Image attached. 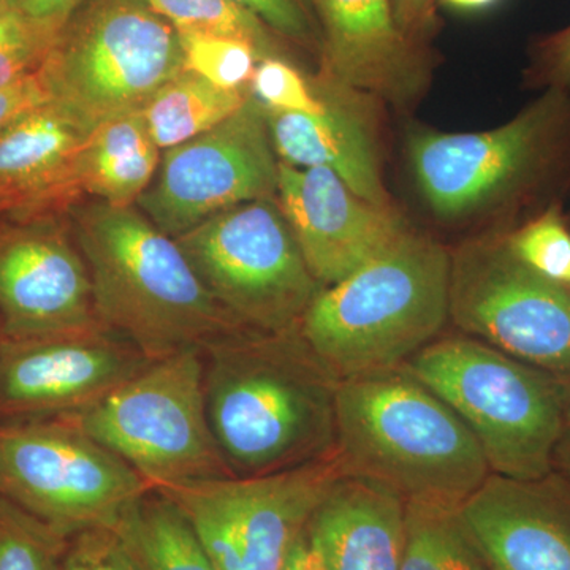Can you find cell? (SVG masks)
Wrapping results in <instances>:
<instances>
[{
    "label": "cell",
    "instance_id": "6da1fadb",
    "mask_svg": "<svg viewBox=\"0 0 570 570\" xmlns=\"http://www.w3.org/2000/svg\"><path fill=\"white\" fill-rule=\"evenodd\" d=\"M206 412L234 478H262L336 453L340 377L298 326L236 328L202 347Z\"/></svg>",
    "mask_w": 570,
    "mask_h": 570
},
{
    "label": "cell",
    "instance_id": "7a4b0ae2",
    "mask_svg": "<svg viewBox=\"0 0 570 570\" xmlns=\"http://www.w3.org/2000/svg\"><path fill=\"white\" fill-rule=\"evenodd\" d=\"M107 328L160 360L243 328L217 305L174 236L137 206L92 200L67 209Z\"/></svg>",
    "mask_w": 570,
    "mask_h": 570
},
{
    "label": "cell",
    "instance_id": "3957f363",
    "mask_svg": "<svg viewBox=\"0 0 570 570\" xmlns=\"http://www.w3.org/2000/svg\"><path fill=\"white\" fill-rule=\"evenodd\" d=\"M336 455L404 502L463 504L491 474L466 423L404 366L340 381Z\"/></svg>",
    "mask_w": 570,
    "mask_h": 570
},
{
    "label": "cell",
    "instance_id": "277c9868",
    "mask_svg": "<svg viewBox=\"0 0 570 570\" xmlns=\"http://www.w3.org/2000/svg\"><path fill=\"white\" fill-rule=\"evenodd\" d=\"M450 253L411 228L346 279L318 292L299 321L340 381L406 365L449 321Z\"/></svg>",
    "mask_w": 570,
    "mask_h": 570
},
{
    "label": "cell",
    "instance_id": "5b68a950",
    "mask_svg": "<svg viewBox=\"0 0 570 570\" xmlns=\"http://www.w3.org/2000/svg\"><path fill=\"white\" fill-rule=\"evenodd\" d=\"M409 163L439 219L531 213L570 190V92L543 89L509 122L485 132L417 130Z\"/></svg>",
    "mask_w": 570,
    "mask_h": 570
},
{
    "label": "cell",
    "instance_id": "8992f818",
    "mask_svg": "<svg viewBox=\"0 0 570 570\" xmlns=\"http://www.w3.org/2000/svg\"><path fill=\"white\" fill-rule=\"evenodd\" d=\"M404 367L466 423L491 474L517 480L551 474L568 417L564 374L521 362L463 333L438 336Z\"/></svg>",
    "mask_w": 570,
    "mask_h": 570
},
{
    "label": "cell",
    "instance_id": "52a82bcc",
    "mask_svg": "<svg viewBox=\"0 0 570 570\" xmlns=\"http://www.w3.org/2000/svg\"><path fill=\"white\" fill-rule=\"evenodd\" d=\"M181 70L179 32L145 0H85L39 73L51 102L92 130L141 111Z\"/></svg>",
    "mask_w": 570,
    "mask_h": 570
},
{
    "label": "cell",
    "instance_id": "ba28073f",
    "mask_svg": "<svg viewBox=\"0 0 570 570\" xmlns=\"http://www.w3.org/2000/svg\"><path fill=\"white\" fill-rule=\"evenodd\" d=\"M62 417L126 461L153 489L234 478L206 412L202 347L154 360L91 406Z\"/></svg>",
    "mask_w": 570,
    "mask_h": 570
},
{
    "label": "cell",
    "instance_id": "9c48e42d",
    "mask_svg": "<svg viewBox=\"0 0 570 570\" xmlns=\"http://www.w3.org/2000/svg\"><path fill=\"white\" fill-rule=\"evenodd\" d=\"M175 239L217 305L243 328H295L324 288L276 198L225 209Z\"/></svg>",
    "mask_w": 570,
    "mask_h": 570
},
{
    "label": "cell",
    "instance_id": "30bf717a",
    "mask_svg": "<svg viewBox=\"0 0 570 570\" xmlns=\"http://www.w3.org/2000/svg\"><path fill=\"white\" fill-rule=\"evenodd\" d=\"M153 487L62 415L0 419V494L61 534L115 524Z\"/></svg>",
    "mask_w": 570,
    "mask_h": 570
},
{
    "label": "cell",
    "instance_id": "8fae6325",
    "mask_svg": "<svg viewBox=\"0 0 570 570\" xmlns=\"http://www.w3.org/2000/svg\"><path fill=\"white\" fill-rule=\"evenodd\" d=\"M505 234L471 239L450 254L449 318L463 335L566 376L570 284L524 265L510 250Z\"/></svg>",
    "mask_w": 570,
    "mask_h": 570
},
{
    "label": "cell",
    "instance_id": "7c38bea8",
    "mask_svg": "<svg viewBox=\"0 0 570 570\" xmlns=\"http://www.w3.org/2000/svg\"><path fill=\"white\" fill-rule=\"evenodd\" d=\"M343 464L333 453L262 478L194 480L157 489L193 523L217 570H283Z\"/></svg>",
    "mask_w": 570,
    "mask_h": 570
},
{
    "label": "cell",
    "instance_id": "4fadbf2b",
    "mask_svg": "<svg viewBox=\"0 0 570 570\" xmlns=\"http://www.w3.org/2000/svg\"><path fill=\"white\" fill-rule=\"evenodd\" d=\"M277 159L264 105L254 96L208 132L165 149L157 174L137 208L178 238L209 217L276 198Z\"/></svg>",
    "mask_w": 570,
    "mask_h": 570
},
{
    "label": "cell",
    "instance_id": "5bb4252c",
    "mask_svg": "<svg viewBox=\"0 0 570 570\" xmlns=\"http://www.w3.org/2000/svg\"><path fill=\"white\" fill-rule=\"evenodd\" d=\"M0 321L10 340L104 325L67 212L0 217Z\"/></svg>",
    "mask_w": 570,
    "mask_h": 570
},
{
    "label": "cell",
    "instance_id": "9a60e30c",
    "mask_svg": "<svg viewBox=\"0 0 570 570\" xmlns=\"http://www.w3.org/2000/svg\"><path fill=\"white\" fill-rule=\"evenodd\" d=\"M148 356L105 325L0 343V419L52 417L91 406L145 370Z\"/></svg>",
    "mask_w": 570,
    "mask_h": 570
},
{
    "label": "cell",
    "instance_id": "2e32d148",
    "mask_svg": "<svg viewBox=\"0 0 570 570\" xmlns=\"http://www.w3.org/2000/svg\"><path fill=\"white\" fill-rule=\"evenodd\" d=\"M276 200L324 287L346 279L409 230L393 206L371 204L325 167L279 163Z\"/></svg>",
    "mask_w": 570,
    "mask_h": 570
},
{
    "label": "cell",
    "instance_id": "e0dca14e",
    "mask_svg": "<svg viewBox=\"0 0 570 570\" xmlns=\"http://www.w3.org/2000/svg\"><path fill=\"white\" fill-rule=\"evenodd\" d=\"M461 517L493 570H570V487L490 474Z\"/></svg>",
    "mask_w": 570,
    "mask_h": 570
},
{
    "label": "cell",
    "instance_id": "ac0fdd59",
    "mask_svg": "<svg viewBox=\"0 0 570 570\" xmlns=\"http://www.w3.org/2000/svg\"><path fill=\"white\" fill-rule=\"evenodd\" d=\"M316 11L325 80L393 104L426 82L422 43L397 28L392 0H309Z\"/></svg>",
    "mask_w": 570,
    "mask_h": 570
},
{
    "label": "cell",
    "instance_id": "d6986e66",
    "mask_svg": "<svg viewBox=\"0 0 570 570\" xmlns=\"http://www.w3.org/2000/svg\"><path fill=\"white\" fill-rule=\"evenodd\" d=\"M91 132L55 102L11 124L0 134V208L31 216L77 204L78 163Z\"/></svg>",
    "mask_w": 570,
    "mask_h": 570
},
{
    "label": "cell",
    "instance_id": "ffe728a7",
    "mask_svg": "<svg viewBox=\"0 0 570 570\" xmlns=\"http://www.w3.org/2000/svg\"><path fill=\"white\" fill-rule=\"evenodd\" d=\"M324 85L325 108L318 115L264 107L277 159L292 167L330 168L356 195L390 208L373 124L355 102V91L328 80Z\"/></svg>",
    "mask_w": 570,
    "mask_h": 570
},
{
    "label": "cell",
    "instance_id": "44dd1931",
    "mask_svg": "<svg viewBox=\"0 0 570 570\" xmlns=\"http://www.w3.org/2000/svg\"><path fill=\"white\" fill-rule=\"evenodd\" d=\"M406 502L389 487L341 475L307 523L326 570H400Z\"/></svg>",
    "mask_w": 570,
    "mask_h": 570
},
{
    "label": "cell",
    "instance_id": "7402d4cb",
    "mask_svg": "<svg viewBox=\"0 0 570 570\" xmlns=\"http://www.w3.org/2000/svg\"><path fill=\"white\" fill-rule=\"evenodd\" d=\"M163 159L141 111L100 124L89 134L78 163L82 194L100 204L137 205Z\"/></svg>",
    "mask_w": 570,
    "mask_h": 570
},
{
    "label": "cell",
    "instance_id": "603a6c76",
    "mask_svg": "<svg viewBox=\"0 0 570 570\" xmlns=\"http://www.w3.org/2000/svg\"><path fill=\"white\" fill-rule=\"evenodd\" d=\"M115 527L142 570H217L193 523L163 491L135 499Z\"/></svg>",
    "mask_w": 570,
    "mask_h": 570
},
{
    "label": "cell",
    "instance_id": "cb8c5ba5",
    "mask_svg": "<svg viewBox=\"0 0 570 570\" xmlns=\"http://www.w3.org/2000/svg\"><path fill=\"white\" fill-rule=\"evenodd\" d=\"M250 96V89L220 88L184 69L154 94L141 115L165 151L208 132L235 115Z\"/></svg>",
    "mask_w": 570,
    "mask_h": 570
},
{
    "label": "cell",
    "instance_id": "d4e9b609",
    "mask_svg": "<svg viewBox=\"0 0 570 570\" xmlns=\"http://www.w3.org/2000/svg\"><path fill=\"white\" fill-rule=\"evenodd\" d=\"M400 570H491L469 532L461 504L409 501Z\"/></svg>",
    "mask_w": 570,
    "mask_h": 570
},
{
    "label": "cell",
    "instance_id": "484cf974",
    "mask_svg": "<svg viewBox=\"0 0 570 570\" xmlns=\"http://www.w3.org/2000/svg\"><path fill=\"white\" fill-rule=\"evenodd\" d=\"M179 33L230 37L253 45L262 59L279 58L276 33L232 0H145Z\"/></svg>",
    "mask_w": 570,
    "mask_h": 570
},
{
    "label": "cell",
    "instance_id": "4316f807",
    "mask_svg": "<svg viewBox=\"0 0 570 570\" xmlns=\"http://www.w3.org/2000/svg\"><path fill=\"white\" fill-rule=\"evenodd\" d=\"M69 538L0 494V570H62Z\"/></svg>",
    "mask_w": 570,
    "mask_h": 570
},
{
    "label": "cell",
    "instance_id": "83f0119b",
    "mask_svg": "<svg viewBox=\"0 0 570 570\" xmlns=\"http://www.w3.org/2000/svg\"><path fill=\"white\" fill-rule=\"evenodd\" d=\"M505 239L515 257L539 275L570 284V228L560 204L534 214Z\"/></svg>",
    "mask_w": 570,
    "mask_h": 570
},
{
    "label": "cell",
    "instance_id": "f1b7e54d",
    "mask_svg": "<svg viewBox=\"0 0 570 570\" xmlns=\"http://www.w3.org/2000/svg\"><path fill=\"white\" fill-rule=\"evenodd\" d=\"M184 69L225 89H249L261 55L247 41L230 37L179 33Z\"/></svg>",
    "mask_w": 570,
    "mask_h": 570
},
{
    "label": "cell",
    "instance_id": "f546056e",
    "mask_svg": "<svg viewBox=\"0 0 570 570\" xmlns=\"http://www.w3.org/2000/svg\"><path fill=\"white\" fill-rule=\"evenodd\" d=\"M249 89L258 102L272 110L318 115L325 108L321 89L307 85L305 77L281 58L258 61Z\"/></svg>",
    "mask_w": 570,
    "mask_h": 570
},
{
    "label": "cell",
    "instance_id": "4dcf8cb0",
    "mask_svg": "<svg viewBox=\"0 0 570 570\" xmlns=\"http://www.w3.org/2000/svg\"><path fill=\"white\" fill-rule=\"evenodd\" d=\"M51 45L21 10L0 13V89L39 73Z\"/></svg>",
    "mask_w": 570,
    "mask_h": 570
},
{
    "label": "cell",
    "instance_id": "1f68e13d",
    "mask_svg": "<svg viewBox=\"0 0 570 570\" xmlns=\"http://www.w3.org/2000/svg\"><path fill=\"white\" fill-rule=\"evenodd\" d=\"M62 570H142L115 524L86 528L67 543Z\"/></svg>",
    "mask_w": 570,
    "mask_h": 570
},
{
    "label": "cell",
    "instance_id": "d6a6232c",
    "mask_svg": "<svg viewBox=\"0 0 570 570\" xmlns=\"http://www.w3.org/2000/svg\"><path fill=\"white\" fill-rule=\"evenodd\" d=\"M264 22L276 36L311 43L316 39V28L309 0H232Z\"/></svg>",
    "mask_w": 570,
    "mask_h": 570
},
{
    "label": "cell",
    "instance_id": "836d02e7",
    "mask_svg": "<svg viewBox=\"0 0 570 570\" xmlns=\"http://www.w3.org/2000/svg\"><path fill=\"white\" fill-rule=\"evenodd\" d=\"M528 78L540 88L570 92V24L535 41Z\"/></svg>",
    "mask_w": 570,
    "mask_h": 570
},
{
    "label": "cell",
    "instance_id": "e575fe53",
    "mask_svg": "<svg viewBox=\"0 0 570 570\" xmlns=\"http://www.w3.org/2000/svg\"><path fill=\"white\" fill-rule=\"evenodd\" d=\"M51 102L40 73L0 89V134L41 105Z\"/></svg>",
    "mask_w": 570,
    "mask_h": 570
},
{
    "label": "cell",
    "instance_id": "d590c367",
    "mask_svg": "<svg viewBox=\"0 0 570 570\" xmlns=\"http://www.w3.org/2000/svg\"><path fill=\"white\" fill-rule=\"evenodd\" d=\"M82 2L85 0H21V11L43 36L55 41Z\"/></svg>",
    "mask_w": 570,
    "mask_h": 570
},
{
    "label": "cell",
    "instance_id": "8d00e7d4",
    "mask_svg": "<svg viewBox=\"0 0 570 570\" xmlns=\"http://www.w3.org/2000/svg\"><path fill=\"white\" fill-rule=\"evenodd\" d=\"M438 0H392L397 28L409 39L420 41L430 32L434 22V7Z\"/></svg>",
    "mask_w": 570,
    "mask_h": 570
},
{
    "label": "cell",
    "instance_id": "74e56055",
    "mask_svg": "<svg viewBox=\"0 0 570 570\" xmlns=\"http://www.w3.org/2000/svg\"><path fill=\"white\" fill-rule=\"evenodd\" d=\"M283 570H326L321 553L311 540L307 530L299 535L292 547Z\"/></svg>",
    "mask_w": 570,
    "mask_h": 570
},
{
    "label": "cell",
    "instance_id": "f35d334b",
    "mask_svg": "<svg viewBox=\"0 0 570 570\" xmlns=\"http://www.w3.org/2000/svg\"><path fill=\"white\" fill-rule=\"evenodd\" d=\"M445 6L459 10H480L493 6L498 0H441Z\"/></svg>",
    "mask_w": 570,
    "mask_h": 570
},
{
    "label": "cell",
    "instance_id": "ab89813d",
    "mask_svg": "<svg viewBox=\"0 0 570 570\" xmlns=\"http://www.w3.org/2000/svg\"><path fill=\"white\" fill-rule=\"evenodd\" d=\"M11 10H21V0H0V13Z\"/></svg>",
    "mask_w": 570,
    "mask_h": 570
},
{
    "label": "cell",
    "instance_id": "60d3db41",
    "mask_svg": "<svg viewBox=\"0 0 570 570\" xmlns=\"http://www.w3.org/2000/svg\"><path fill=\"white\" fill-rule=\"evenodd\" d=\"M562 441H568L569 449H570V401H569V409H568V417H566L564 436H562ZM561 444H562V442H561Z\"/></svg>",
    "mask_w": 570,
    "mask_h": 570
},
{
    "label": "cell",
    "instance_id": "b9f144b4",
    "mask_svg": "<svg viewBox=\"0 0 570 570\" xmlns=\"http://www.w3.org/2000/svg\"><path fill=\"white\" fill-rule=\"evenodd\" d=\"M3 330H2V321H0V343H2Z\"/></svg>",
    "mask_w": 570,
    "mask_h": 570
},
{
    "label": "cell",
    "instance_id": "7bdbcfd3",
    "mask_svg": "<svg viewBox=\"0 0 570 570\" xmlns=\"http://www.w3.org/2000/svg\"><path fill=\"white\" fill-rule=\"evenodd\" d=\"M2 216H7V213H6V212H3V209H2V208H0V217H2Z\"/></svg>",
    "mask_w": 570,
    "mask_h": 570
},
{
    "label": "cell",
    "instance_id": "ee69618b",
    "mask_svg": "<svg viewBox=\"0 0 570 570\" xmlns=\"http://www.w3.org/2000/svg\"><path fill=\"white\" fill-rule=\"evenodd\" d=\"M491 570H493V569H491Z\"/></svg>",
    "mask_w": 570,
    "mask_h": 570
}]
</instances>
